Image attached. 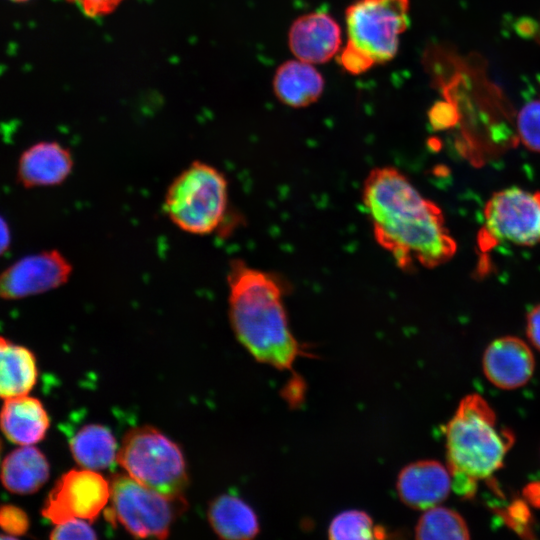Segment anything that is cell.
<instances>
[{
    "instance_id": "6da1fadb",
    "label": "cell",
    "mask_w": 540,
    "mask_h": 540,
    "mask_svg": "<svg viewBox=\"0 0 540 540\" xmlns=\"http://www.w3.org/2000/svg\"><path fill=\"white\" fill-rule=\"evenodd\" d=\"M362 202L375 240L398 268L411 271L416 264L434 268L456 253L457 244L442 210L399 169L383 166L371 170L364 180Z\"/></svg>"
},
{
    "instance_id": "7a4b0ae2",
    "label": "cell",
    "mask_w": 540,
    "mask_h": 540,
    "mask_svg": "<svg viewBox=\"0 0 540 540\" xmlns=\"http://www.w3.org/2000/svg\"><path fill=\"white\" fill-rule=\"evenodd\" d=\"M227 285L229 320L238 341L258 362L290 370L302 348L289 327L279 279L234 259Z\"/></svg>"
},
{
    "instance_id": "3957f363",
    "label": "cell",
    "mask_w": 540,
    "mask_h": 540,
    "mask_svg": "<svg viewBox=\"0 0 540 540\" xmlns=\"http://www.w3.org/2000/svg\"><path fill=\"white\" fill-rule=\"evenodd\" d=\"M445 439L452 489L468 498L474 495L478 480L502 466L514 442L509 430L498 429L495 412L478 394L461 400L445 427Z\"/></svg>"
},
{
    "instance_id": "277c9868",
    "label": "cell",
    "mask_w": 540,
    "mask_h": 540,
    "mask_svg": "<svg viewBox=\"0 0 540 540\" xmlns=\"http://www.w3.org/2000/svg\"><path fill=\"white\" fill-rule=\"evenodd\" d=\"M229 206L227 178L215 166L194 161L169 184L164 213L180 230L198 236L215 232L224 222Z\"/></svg>"
},
{
    "instance_id": "5b68a950",
    "label": "cell",
    "mask_w": 540,
    "mask_h": 540,
    "mask_svg": "<svg viewBox=\"0 0 540 540\" xmlns=\"http://www.w3.org/2000/svg\"><path fill=\"white\" fill-rule=\"evenodd\" d=\"M117 462L142 485L171 498L184 497L188 473L180 447L158 429L129 430L118 449Z\"/></svg>"
},
{
    "instance_id": "8992f818",
    "label": "cell",
    "mask_w": 540,
    "mask_h": 540,
    "mask_svg": "<svg viewBox=\"0 0 540 540\" xmlns=\"http://www.w3.org/2000/svg\"><path fill=\"white\" fill-rule=\"evenodd\" d=\"M110 506L106 518L138 538H166L172 524L187 507L184 497L171 498L117 474L110 483Z\"/></svg>"
},
{
    "instance_id": "52a82bcc",
    "label": "cell",
    "mask_w": 540,
    "mask_h": 540,
    "mask_svg": "<svg viewBox=\"0 0 540 540\" xmlns=\"http://www.w3.org/2000/svg\"><path fill=\"white\" fill-rule=\"evenodd\" d=\"M409 0H357L346 10L348 43L374 63L391 60L409 24Z\"/></svg>"
},
{
    "instance_id": "ba28073f",
    "label": "cell",
    "mask_w": 540,
    "mask_h": 540,
    "mask_svg": "<svg viewBox=\"0 0 540 540\" xmlns=\"http://www.w3.org/2000/svg\"><path fill=\"white\" fill-rule=\"evenodd\" d=\"M485 231L519 246L540 242V192L519 187L495 192L484 207Z\"/></svg>"
},
{
    "instance_id": "9c48e42d",
    "label": "cell",
    "mask_w": 540,
    "mask_h": 540,
    "mask_svg": "<svg viewBox=\"0 0 540 540\" xmlns=\"http://www.w3.org/2000/svg\"><path fill=\"white\" fill-rule=\"evenodd\" d=\"M110 499V484L94 470H70L50 491L42 515L54 524L73 518L95 520Z\"/></svg>"
},
{
    "instance_id": "30bf717a",
    "label": "cell",
    "mask_w": 540,
    "mask_h": 540,
    "mask_svg": "<svg viewBox=\"0 0 540 540\" xmlns=\"http://www.w3.org/2000/svg\"><path fill=\"white\" fill-rule=\"evenodd\" d=\"M70 261L58 250L27 255L0 273V300H17L43 294L66 284Z\"/></svg>"
},
{
    "instance_id": "8fae6325",
    "label": "cell",
    "mask_w": 540,
    "mask_h": 540,
    "mask_svg": "<svg viewBox=\"0 0 540 540\" xmlns=\"http://www.w3.org/2000/svg\"><path fill=\"white\" fill-rule=\"evenodd\" d=\"M535 359L520 338L504 336L492 341L483 355V371L496 387L506 390L525 385L533 375Z\"/></svg>"
},
{
    "instance_id": "7c38bea8",
    "label": "cell",
    "mask_w": 540,
    "mask_h": 540,
    "mask_svg": "<svg viewBox=\"0 0 540 540\" xmlns=\"http://www.w3.org/2000/svg\"><path fill=\"white\" fill-rule=\"evenodd\" d=\"M396 489L401 501L417 510L439 505L452 489L449 469L435 460H420L399 473Z\"/></svg>"
},
{
    "instance_id": "4fadbf2b",
    "label": "cell",
    "mask_w": 540,
    "mask_h": 540,
    "mask_svg": "<svg viewBox=\"0 0 540 540\" xmlns=\"http://www.w3.org/2000/svg\"><path fill=\"white\" fill-rule=\"evenodd\" d=\"M74 166L71 151L56 141H40L19 157L16 178L24 188L52 187L65 182Z\"/></svg>"
},
{
    "instance_id": "5bb4252c",
    "label": "cell",
    "mask_w": 540,
    "mask_h": 540,
    "mask_svg": "<svg viewBox=\"0 0 540 540\" xmlns=\"http://www.w3.org/2000/svg\"><path fill=\"white\" fill-rule=\"evenodd\" d=\"M288 42L299 60L310 64L324 63L338 52L341 31L328 13L312 12L293 22Z\"/></svg>"
},
{
    "instance_id": "9a60e30c",
    "label": "cell",
    "mask_w": 540,
    "mask_h": 540,
    "mask_svg": "<svg viewBox=\"0 0 540 540\" xmlns=\"http://www.w3.org/2000/svg\"><path fill=\"white\" fill-rule=\"evenodd\" d=\"M49 424L42 403L27 394L5 399L0 411V428L16 444L32 445L41 441Z\"/></svg>"
},
{
    "instance_id": "2e32d148",
    "label": "cell",
    "mask_w": 540,
    "mask_h": 540,
    "mask_svg": "<svg viewBox=\"0 0 540 540\" xmlns=\"http://www.w3.org/2000/svg\"><path fill=\"white\" fill-rule=\"evenodd\" d=\"M0 478L12 493L26 495L38 491L49 478V463L36 447L23 445L9 453L1 466Z\"/></svg>"
},
{
    "instance_id": "e0dca14e",
    "label": "cell",
    "mask_w": 540,
    "mask_h": 540,
    "mask_svg": "<svg viewBox=\"0 0 540 540\" xmlns=\"http://www.w3.org/2000/svg\"><path fill=\"white\" fill-rule=\"evenodd\" d=\"M273 87L279 100L299 108L312 104L320 97L324 81L312 64L291 60L278 67Z\"/></svg>"
},
{
    "instance_id": "ac0fdd59",
    "label": "cell",
    "mask_w": 540,
    "mask_h": 540,
    "mask_svg": "<svg viewBox=\"0 0 540 540\" xmlns=\"http://www.w3.org/2000/svg\"><path fill=\"white\" fill-rule=\"evenodd\" d=\"M208 521L222 539L247 540L259 533V521L254 510L241 498L222 494L208 508Z\"/></svg>"
},
{
    "instance_id": "d6986e66",
    "label": "cell",
    "mask_w": 540,
    "mask_h": 540,
    "mask_svg": "<svg viewBox=\"0 0 540 540\" xmlns=\"http://www.w3.org/2000/svg\"><path fill=\"white\" fill-rule=\"evenodd\" d=\"M37 380L34 354L0 336V398L25 395Z\"/></svg>"
},
{
    "instance_id": "ffe728a7",
    "label": "cell",
    "mask_w": 540,
    "mask_h": 540,
    "mask_svg": "<svg viewBox=\"0 0 540 540\" xmlns=\"http://www.w3.org/2000/svg\"><path fill=\"white\" fill-rule=\"evenodd\" d=\"M70 450L75 461L85 469L104 470L117 461L118 447L111 431L100 424L80 428L70 439Z\"/></svg>"
},
{
    "instance_id": "44dd1931",
    "label": "cell",
    "mask_w": 540,
    "mask_h": 540,
    "mask_svg": "<svg viewBox=\"0 0 540 540\" xmlns=\"http://www.w3.org/2000/svg\"><path fill=\"white\" fill-rule=\"evenodd\" d=\"M415 536L421 540H465L470 538V533L459 513L436 505L424 510L415 527Z\"/></svg>"
},
{
    "instance_id": "7402d4cb",
    "label": "cell",
    "mask_w": 540,
    "mask_h": 540,
    "mask_svg": "<svg viewBox=\"0 0 540 540\" xmlns=\"http://www.w3.org/2000/svg\"><path fill=\"white\" fill-rule=\"evenodd\" d=\"M330 539H383L387 537L386 530L375 525L372 518L364 511L346 510L336 515L328 528Z\"/></svg>"
},
{
    "instance_id": "603a6c76",
    "label": "cell",
    "mask_w": 540,
    "mask_h": 540,
    "mask_svg": "<svg viewBox=\"0 0 540 540\" xmlns=\"http://www.w3.org/2000/svg\"><path fill=\"white\" fill-rule=\"evenodd\" d=\"M517 130L523 145L540 153V99L528 102L517 117Z\"/></svg>"
},
{
    "instance_id": "cb8c5ba5",
    "label": "cell",
    "mask_w": 540,
    "mask_h": 540,
    "mask_svg": "<svg viewBox=\"0 0 540 540\" xmlns=\"http://www.w3.org/2000/svg\"><path fill=\"white\" fill-rule=\"evenodd\" d=\"M0 528L3 532L14 537L24 535L29 529V517L18 506L2 505L0 506Z\"/></svg>"
},
{
    "instance_id": "d4e9b609",
    "label": "cell",
    "mask_w": 540,
    "mask_h": 540,
    "mask_svg": "<svg viewBox=\"0 0 540 540\" xmlns=\"http://www.w3.org/2000/svg\"><path fill=\"white\" fill-rule=\"evenodd\" d=\"M51 539H97L94 529L84 520L73 518L56 524L50 533Z\"/></svg>"
},
{
    "instance_id": "484cf974",
    "label": "cell",
    "mask_w": 540,
    "mask_h": 540,
    "mask_svg": "<svg viewBox=\"0 0 540 540\" xmlns=\"http://www.w3.org/2000/svg\"><path fill=\"white\" fill-rule=\"evenodd\" d=\"M86 18L96 20L109 16L127 0H66Z\"/></svg>"
},
{
    "instance_id": "4316f807",
    "label": "cell",
    "mask_w": 540,
    "mask_h": 540,
    "mask_svg": "<svg viewBox=\"0 0 540 540\" xmlns=\"http://www.w3.org/2000/svg\"><path fill=\"white\" fill-rule=\"evenodd\" d=\"M341 65L352 74H360L375 64L367 55L352 44L347 43L340 54Z\"/></svg>"
},
{
    "instance_id": "83f0119b",
    "label": "cell",
    "mask_w": 540,
    "mask_h": 540,
    "mask_svg": "<svg viewBox=\"0 0 540 540\" xmlns=\"http://www.w3.org/2000/svg\"><path fill=\"white\" fill-rule=\"evenodd\" d=\"M431 125L435 129H446L458 121V112L451 101L437 102L429 112Z\"/></svg>"
},
{
    "instance_id": "f1b7e54d",
    "label": "cell",
    "mask_w": 540,
    "mask_h": 540,
    "mask_svg": "<svg viewBox=\"0 0 540 540\" xmlns=\"http://www.w3.org/2000/svg\"><path fill=\"white\" fill-rule=\"evenodd\" d=\"M526 323L528 339L540 351V303L530 310Z\"/></svg>"
},
{
    "instance_id": "f546056e",
    "label": "cell",
    "mask_w": 540,
    "mask_h": 540,
    "mask_svg": "<svg viewBox=\"0 0 540 540\" xmlns=\"http://www.w3.org/2000/svg\"><path fill=\"white\" fill-rule=\"evenodd\" d=\"M11 244V232L8 223L0 215V256L7 252Z\"/></svg>"
},
{
    "instance_id": "4dcf8cb0",
    "label": "cell",
    "mask_w": 540,
    "mask_h": 540,
    "mask_svg": "<svg viewBox=\"0 0 540 540\" xmlns=\"http://www.w3.org/2000/svg\"><path fill=\"white\" fill-rule=\"evenodd\" d=\"M524 495L535 506L540 507V483H531L525 488Z\"/></svg>"
},
{
    "instance_id": "1f68e13d",
    "label": "cell",
    "mask_w": 540,
    "mask_h": 540,
    "mask_svg": "<svg viewBox=\"0 0 540 540\" xmlns=\"http://www.w3.org/2000/svg\"><path fill=\"white\" fill-rule=\"evenodd\" d=\"M517 29L522 35L532 34L534 25L532 21L524 20L518 24Z\"/></svg>"
},
{
    "instance_id": "d6a6232c",
    "label": "cell",
    "mask_w": 540,
    "mask_h": 540,
    "mask_svg": "<svg viewBox=\"0 0 540 540\" xmlns=\"http://www.w3.org/2000/svg\"><path fill=\"white\" fill-rule=\"evenodd\" d=\"M16 537L11 535L0 534V539H15Z\"/></svg>"
},
{
    "instance_id": "836d02e7",
    "label": "cell",
    "mask_w": 540,
    "mask_h": 540,
    "mask_svg": "<svg viewBox=\"0 0 540 540\" xmlns=\"http://www.w3.org/2000/svg\"><path fill=\"white\" fill-rule=\"evenodd\" d=\"M9 1H11L13 3H26V2H28L30 0H9Z\"/></svg>"
},
{
    "instance_id": "e575fe53",
    "label": "cell",
    "mask_w": 540,
    "mask_h": 540,
    "mask_svg": "<svg viewBox=\"0 0 540 540\" xmlns=\"http://www.w3.org/2000/svg\"><path fill=\"white\" fill-rule=\"evenodd\" d=\"M0 448H1V443H0Z\"/></svg>"
}]
</instances>
